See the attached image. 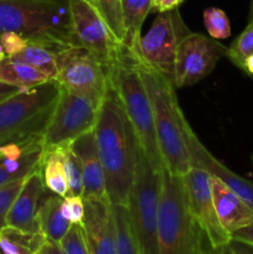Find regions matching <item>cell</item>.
<instances>
[{
	"label": "cell",
	"instance_id": "6da1fadb",
	"mask_svg": "<svg viewBox=\"0 0 253 254\" xmlns=\"http://www.w3.org/2000/svg\"><path fill=\"white\" fill-rule=\"evenodd\" d=\"M94 133L106 174L109 202L128 206L139 141L112 83L98 107Z\"/></svg>",
	"mask_w": 253,
	"mask_h": 254
},
{
	"label": "cell",
	"instance_id": "7a4b0ae2",
	"mask_svg": "<svg viewBox=\"0 0 253 254\" xmlns=\"http://www.w3.org/2000/svg\"><path fill=\"white\" fill-rule=\"evenodd\" d=\"M136 64L150 98L156 141L164 166L173 175L183 178L191 164L184 131L186 118L179 106L175 86L170 78L139 60Z\"/></svg>",
	"mask_w": 253,
	"mask_h": 254
},
{
	"label": "cell",
	"instance_id": "3957f363",
	"mask_svg": "<svg viewBox=\"0 0 253 254\" xmlns=\"http://www.w3.org/2000/svg\"><path fill=\"white\" fill-rule=\"evenodd\" d=\"M9 31L56 52L73 45L67 1L0 0V35Z\"/></svg>",
	"mask_w": 253,
	"mask_h": 254
},
{
	"label": "cell",
	"instance_id": "277c9868",
	"mask_svg": "<svg viewBox=\"0 0 253 254\" xmlns=\"http://www.w3.org/2000/svg\"><path fill=\"white\" fill-rule=\"evenodd\" d=\"M109 79L133 126L139 146L151 166L161 171L165 166L156 141L150 98L135 57L126 47L122 46L118 60L109 69Z\"/></svg>",
	"mask_w": 253,
	"mask_h": 254
},
{
	"label": "cell",
	"instance_id": "5b68a950",
	"mask_svg": "<svg viewBox=\"0 0 253 254\" xmlns=\"http://www.w3.org/2000/svg\"><path fill=\"white\" fill-rule=\"evenodd\" d=\"M191 216L183 179L161 170L158 220V254H200L205 241Z\"/></svg>",
	"mask_w": 253,
	"mask_h": 254
},
{
	"label": "cell",
	"instance_id": "8992f818",
	"mask_svg": "<svg viewBox=\"0 0 253 254\" xmlns=\"http://www.w3.org/2000/svg\"><path fill=\"white\" fill-rule=\"evenodd\" d=\"M51 79L0 102V146L42 135L60 94Z\"/></svg>",
	"mask_w": 253,
	"mask_h": 254
},
{
	"label": "cell",
	"instance_id": "52a82bcc",
	"mask_svg": "<svg viewBox=\"0 0 253 254\" xmlns=\"http://www.w3.org/2000/svg\"><path fill=\"white\" fill-rule=\"evenodd\" d=\"M160 189L161 171L151 166L139 146L135 175L126 207L141 254H158Z\"/></svg>",
	"mask_w": 253,
	"mask_h": 254
},
{
	"label": "cell",
	"instance_id": "ba28073f",
	"mask_svg": "<svg viewBox=\"0 0 253 254\" xmlns=\"http://www.w3.org/2000/svg\"><path fill=\"white\" fill-rule=\"evenodd\" d=\"M56 64L55 81L63 88L89 99L98 108L111 86L107 67L88 50L77 45L59 50Z\"/></svg>",
	"mask_w": 253,
	"mask_h": 254
},
{
	"label": "cell",
	"instance_id": "9c48e42d",
	"mask_svg": "<svg viewBox=\"0 0 253 254\" xmlns=\"http://www.w3.org/2000/svg\"><path fill=\"white\" fill-rule=\"evenodd\" d=\"M97 113L98 108L89 99L61 87L54 111L42 133L44 150L69 146L79 136L93 130Z\"/></svg>",
	"mask_w": 253,
	"mask_h": 254
},
{
	"label": "cell",
	"instance_id": "30bf717a",
	"mask_svg": "<svg viewBox=\"0 0 253 254\" xmlns=\"http://www.w3.org/2000/svg\"><path fill=\"white\" fill-rule=\"evenodd\" d=\"M190 32L179 9L158 12L149 31L141 36L138 57H134L173 81L178 49Z\"/></svg>",
	"mask_w": 253,
	"mask_h": 254
},
{
	"label": "cell",
	"instance_id": "8fae6325",
	"mask_svg": "<svg viewBox=\"0 0 253 254\" xmlns=\"http://www.w3.org/2000/svg\"><path fill=\"white\" fill-rule=\"evenodd\" d=\"M73 45L88 50L107 69L118 60L122 45L98 10L86 0H67Z\"/></svg>",
	"mask_w": 253,
	"mask_h": 254
},
{
	"label": "cell",
	"instance_id": "7c38bea8",
	"mask_svg": "<svg viewBox=\"0 0 253 254\" xmlns=\"http://www.w3.org/2000/svg\"><path fill=\"white\" fill-rule=\"evenodd\" d=\"M181 179L191 216L202 231L211 250L227 245L231 235L222 227L216 213L210 175L203 169L191 166Z\"/></svg>",
	"mask_w": 253,
	"mask_h": 254
},
{
	"label": "cell",
	"instance_id": "4fadbf2b",
	"mask_svg": "<svg viewBox=\"0 0 253 254\" xmlns=\"http://www.w3.org/2000/svg\"><path fill=\"white\" fill-rule=\"evenodd\" d=\"M226 52L227 49L217 40L190 32L181 41L176 54L173 78L175 88L191 86L208 76Z\"/></svg>",
	"mask_w": 253,
	"mask_h": 254
},
{
	"label": "cell",
	"instance_id": "5bb4252c",
	"mask_svg": "<svg viewBox=\"0 0 253 254\" xmlns=\"http://www.w3.org/2000/svg\"><path fill=\"white\" fill-rule=\"evenodd\" d=\"M184 131H185L186 145H188L189 155H190L191 166H197L203 169L206 173L212 178H216L221 183L235 191L248 206L253 210V183L252 181L243 179L242 176L237 175L231 171L227 166L223 165L218 161L203 144L198 140L195 131L190 127L189 122L186 121L184 124Z\"/></svg>",
	"mask_w": 253,
	"mask_h": 254
},
{
	"label": "cell",
	"instance_id": "9a60e30c",
	"mask_svg": "<svg viewBox=\"0 0 253 254\" xmlns=\"http://www.w3.org/2000/svg\"><path fill=\"white\" fill-rule=\"evenodd\" d=\"M82 230L89 253L117 254L116 226L109 201L84 200Z\"/></svg>",
	"mask_w": 253,
	"mask_h": 254
},
{
	"label": "cell",
	"instance_id": "2e32d148",
	"mask_svg": "<svg viewBox=\"0 0 253 254\" xmlns=\"http://www.w3.org/2000/svg\"><path fill=\"white\" fill-rule=\"evenodd\" d=\"M71 149L78 156L83 178V200L109 201L106 186V174L99 156L96 133L83 134L71 144Z\"/></svg>",
	"mask_w": 253,
	"mask_h": 254
},
{
	"label": "cell",
	"instance_id": "e0dca14e",
	"mask_svg": "<svg viewBox=\"0 0 253 254\" xmlns=\"http://www.w3.org/2000/svg\"><path fill=\"white\" fill-rule=\"evenodd\" d=\"M46 190L40 170L27 176L7 213L6 226L25 232H40L37 211Z\"/></svg>",
	"mask_w": 253,
	"mask_h": 254
},
{
	"label": "cell",
	"instance_id": "ac0fdd59",
	"mask_svg": "<svg viewBox=\"0 0 253 254\" xmlns=\"http://www.w3.org/2000/svg\"><path fill=\"white\" fill-rule=\"evenodd\" d=\"M210 185L217 217L230 235L253 222V210L235 191L212 176Z\"/></svg>",
	"mask_w": 253,
	"mask_h": 254
},
{
	"label": "cell",
	"instance_id": "d6986e66",
	"mask_svg": "<svg viewBox=\"0 0 253 254\" xmlns=\"http://www.w3.org/2000/svg\"><path fill=\"white\" fill-rule=\"evenodd\" d=\"M47 191V190H46ZM63 197L54 192H45L37 211L40 232L46 236L47 240L60 243L64 237L72 223L63 217L61 205Z\"/></svg>",
	"mask_w": 253,
	"mask_h": 254
},
{
	"label": "cell",
	"instance_id": "ffe728a7",
	"mask_svg": "<svg viewBox=\"0 0 253 254\" xmlns=\"http://www.w3.org/2000/svg\"><path fill=\"white\" fill-rule=\"evenodd\" d=\"M151 11V0H123V42L122 46L135 57L139 54V42L141 39V27L144 20Z\"/></svg>",
	"mask_w": 253,
	"mask_h": 254
},
{
	"label": "cell",
	"instance_id": "44dd1931",
	"mask_svg": "<svg viewBox=\"0 0 253 254\" xmlns=\"http://www.w3.org/2000/svg\"><path fill=\"white\" fill-rule=\"evenodd\" d=\"M51 79L25 62L5 57L0 60V82L22 89H31Z\"/></svg>",
	"mask_w": 253,
	"mask_h": 254
},
{
	"label": "cell",
	"instance_id": "7402d4cb",
	"mask_svg": "<svg viewBox=\"0 0 253 254\" xmlns=\"http://www.w3.org/2000/svg\"><path fill=\"white\" fill-rule=\"evenodd\" d=\"M46 236L5 226L0 231V250L2 254H40L46 243Z\"/></svg>",
	"mask_w": 253,
	"mask_h": 254
},
{
	"label": "cell",
	"instance_id": "603a6c76",
	"mask_svg": "<svg viewBox=\"0 0 253 254\" xmlns=\"http://www.w3.org/2000/svg\"><path fill=\"white\" fill-rule=\"evenodd\" d=\"M42 151L44 146L41 143L30 149L20 159H10L0 154V186L27 178L39 170Z\"/></svg>",
	"mask_w": 253,
	"mask_h": 254
},
{
	"label": "cell",
	"instance_id": "cb8c5ba5",
	"mask_svg": "<svg viewBox=\"0 0 253 254\" xmlns=\"http://www.w3.org/2000/svg\"><path fill=\"white\" fill-rule=\"evenodd\" d=\"M39 170L47 190L61 197H66L68 195V185L62 165L60 148L42 151Z\"/></svg>",
	"mask_w": 253,
	"mask_h": 254
},
{
	"label": "cell",
	"instance_id": "d4e9b609",
	"mask_svg": "<svg viewBox=\"0 0 253 254\" xmlns=\"http://www.w3.org/2000/svg\"><path fill=\"white\" fill-rule=\"evenodd\" d=\"M11 59L25 62L31 67L36 68L49 79H55L57 74L56 51L40 42L29 41L27 46L22 52Z\"/></svg>",
	"mask_w": 253,
	"mask_h": 254
},
{
	"label": "cell",
	"instance_id": "484cf974",
	"mask_svg": "<svg viewBox=\"0 0 253 254\" xmlns=\"http://www.w3.org/2000/svg\"><path fill=\"white\" fill-rule=\"evenodd\" d=\"M114 226H116L117 254H141L133 227L130 215L126 205H112Z\"/></svg>",
	"mask_w": 253,
	"mask_h": 254
},
{
	"label": "cell",
	"instance_id": "4316f807",
	"mask_svg": "<svg viewBox=\"0 0 253 254\" xmlns=\"http://www.w3.org/2000/svg\"><path fill=\"white\" fill-rule=\"evenodd\" d=\"M61 160L66 174L67 185H68V195L81 196L83 193V178H82V166L78 156L71 149V145L60 148Z\"/></svg>",
	"mask_w": 253,
	"mask_h": 254
},
{
	"label": "cell",
	"instance_id": "83f0119b",
	"mask_svg": "<svg viewBox=\"0 0 253 254\" xmlns=\"http://www.w3.org/2000/svg\"><path fill=\"white\" fill-rule=\"evenodd\" d=\"M122 1L123 0H94L97 10L121 45L123 42L124 35Z\"/></svg>",
	"mask_w": 253,
	"mask_h": 254
},
{
	"label": "cell",
	"instance_id": "f1b7e54d",
	"mask_svg": "<svg viewBox=\"0 0 253 254\" xmlns=\"http://www.w3.org/2000/svg\"><path fill=\"white\" fill-rule=\"evenodd\" d=\"M251 55H253V20L248 21L246 29L231 44L226 52V57L236 67L242 69L243 62Z\"/></svg>",
	"mask_w": 253,
	"mask_h": 254
},
{
	"label": "cell",
	"instance_id": "f546056e",
	"mask_svg": "<svg viewBox=\"0 0 253 254\" xmlns=\"http://www.w3.org/2000/svg\"><path fill=\"white\" fill-rule=\"evenodd\" d=\"M203 24L212 39L222 40L231 36V24L228 16L218 7H208L203 11Z\"/></svg>",
	"mask_w": 253,
	"mask_h": 254
},
{
	"label": "cell",
	"instance_id": "4dcf8cb0",
	"mask_svg": "<svg viewBox=\"0 0 253 254\" xmlns=\"http://www.w3.org/2000/svg\"><path fill=\"white\" fill-rule=\"evenodd\" d=\"M25 180H26V178L0 186V231L6 226L7 213H9L16 196L19 195Z\"/></svg>",
	"mask_w": 253,
	"mask_h": 254
},
{
	"label": "cell",
	"instance_id": "1f68e13d",
	"mask_svg": "<svg viewBox=\"0 0 253 254\" xmlns=\"http://www.w3.org/2000/svg\"><path fill=\"white\" fill-rule=\"evenodd\" d=\"M60 246L66 254H91L87 247L82 226L72 225L68 232L60 241Z\"/></svg>",
	"mask_w": 253,
	"mask_h": 254
},
{
	"label": "cell",
	"instance_id": "d6a6232c",
	"mask_svg": "<svg viewBox=\"0 0 253 254\" xmlns=\"http://www.w3.org/2000/svg\"><path fill=\"white\" fill-rule=\"evenodd\" d=\"M61 211L63 217L72 225L82 226L84 218V200L81 196H66L62 200Z\"/></svg>",
	"mask_w": 253,
	"mask_h": 254
},
{
	"label": "cell",
	"instance_id": "836d02e7",
	"mask_svg": "<svg viewBox=\"0 0 253 254\" xmlns=\"http://www.w3.org/2000/svg\"><path fill=\"white\" fill-rule=\"evenodd\" d=\"M0 44L7 57H14L25 50L29 44V39L17 32H4L0 35Z\"/></svg>",
	"mask_w": 253,
	"mask_h": 254
},
{
	"label": "cell",
	"instance_id": "e575fe53",
	"mask_svg": "<svg viewBox=\"0 0 253 254\" xmlns=\"http://www.w3.org/2000/svg\"><path fill=\"white\" fill-rule=\"evenodd\" d=\"M184 0H151V11L164 12L179 9Z\"/></svg>",
	"mask_w": 253,
	"mask_h": 254
},
{
	"label": "cell",
	"instance_id": "d590c367",
	"mask_svg": "<svg viewBox=\"0 0 253 254\" xmlns=\"http://www.w3.org/2000/svg\"><path fill=\"white\" fill-rule=\"evenodd\" d=\"M231 238H235V240H240L243 241V242L253 245V222L251 223V225L246 226V227L233 232L232 235H231Z\"/></svg>",
	"mask_w": 253,
	"mask_h": 254
},
{
	"label": "cell",
	"instance_id": "8d00e7d4",
	"mask_svg": "<svg viewBox=\"0 0 253 254\" xmlns=\"http://www.w3.org/2000/svg\"><path fill=\"white\" fill-rule=\"evenodd\" d=\"M228 245H230L231 248L235 251L236 254H253V245H251V243L231 238Z\"/></svg>",
	"mask_w": 253,
	"mask_h": 254
},
{
	"label": "cell",
	"instance_id": "74e56055",
	"mask_svg": "<svg viewBox=\"0 0 253 254\" xmlns=\"http://www.w3.org/2000/svg\"><path fill=\"white\" fill-rule=\"evenodd\" d=\"M41 254H66L60 243L54 242L51 240H47L41 250Z\"/></svg>",
	"mask_w": 253,
	"mask_h": 254
},
{
	"label": "cell",
	"instance_id": "f35d334b",
	"mask_svg": "<svg viewBox=\"0 0 253 254\" xmlns=\"http://www.w3.org/2000/svg\"><path fill=\"white\" fill-rule=\"evenodd\" d=\"M20 91H22V89L0 82V102H2L4 99L9 98V97L14 96L15 93H17V92H20Z\"/></svg>",
	"mask_w": 253,
	"mask_h": 254
},
{
	"label": "cell",
	"instance_id": "ab89813d",
	"mask_svg": "<svg viewBox=\"0 0 253 254\" xmlns=\"http://www.w3.org/2000/svg\"><path fill=\"white\" fill-rule=\"evenodd\" d=\"M242 69L248 74V76L253 77V55H251L250 57H247V59L245 60Z\"/></svg>",
	"mask_w": 253,
	"mask_h": 254
},
{
	"label": "cell",
	"instance_id": "60d3db41",
	"mask_svg": "<svg viewBox=\"0 0 253 254\" xmlns=\"http://www.w3.org/2000/svg\"><path fill=\"white\" fill-rule=\"evenodd\" d=\"M213 253H215V254H236L235 251L231 248V246L228 245V243H227V245L222 246V247L217 248V250H215V251H213Z\"/></svg>",
	"mask_w": 253,
	"mask_h": 254
},
{
	"label": "cell",
	"instance_id": "b9f144b4",
	"mask_svg": "<svg viewBox=\"0 0 253 254\" xmlns=\"http://www.w3.org/2000/svg\"><path fill=\"white\" fill-rule=\"evenodd\" d=\"M5 57H7V56H6V54H5L4 49H2L1 44H0V60H4Z\"/></svg>",
	"mask_w": 253,
	"mask_h": 254
},
{
	"label": "cell",
	"instance_id": "7bdbcfd3",
	"mask_svg": "<svg viewBox=\"0 0 253 254\" xmlns=\"http://www.w3.org/2000/svg\"><path fill=\"white\" fill-rule=\"evenodd\" d=\"M200 254H215V253H213V251H212V250H211V252H210V251H206L205 248H203V250L201 251V253H200Z\"/></svg>",
	"mask_w": 253,
	"mask_h": 254
},
{
	"label": "cell",
	"instance_id": "ee69618b",
	"mask_svg": "<svg viewBox=\"0 0 253 254\" xmlns=\"http://www.w3.org/2000/svg\"><path fill=\"white\" fill-rule=\"evenodd\" d=\"M250 20H253V7H251L250 10Z\"/></svg>",
	"mask_w": 253,
	"mask_h": 254
},
{
	"label": "cell",
	"instance_id": "f6af8a7d",
	"mask_svg": "<svg viewBox=\"0 0 253 254\" xmlns=\"http://www.w3.org/2000/svg\"><path fill=\"white\" fill-rule=\"evenodd\" d=\"M86 1H88L89 4H92L94 7H96V2H94V0H86ZM96 9H97V7H96Z\"/></svg>",
	"mask_w": 253,
	"mask_h": 254
},
{
	"label": "cell",
	"instance_id": "bcb514c9",
	"mask_svg": "<svg viewBox=\"0 0 253 254\" xmlns=\"http://www.w3.org/2000/svg\"><path fill=\"white\" fill-rule=\"evenodd\" d=\"M50 1H61V2H64V1H67V0H50Z\"/></svg>",
	"mask_w": 253,
	"mask_h": 254
},
{
	"label": "cell",
	"instance_id": "7dc6e473",
	"mask_svg": "<svg viewBox=\"0 0 253 254\" xmlns=\"http://www.w3.org/2000/svg\"><path fill=\"white\" fill-rule=\"evenodd\" d=\"M251 7H253V0H252V4H251Z\"/></svg>",
	"mask_w": 253,
	"mask_h": 254
},
{
	"label": "cell",
	"instance_id": "c3c4849f",
	"mask_svg": "<svg viewBox=\"0 0 253 254\" xmlns=\"http://www.w3.org/2000/svg\"><path fill=\"white\" fill-rule=\"evenodd\" d=\"M0 254H2V253H1V250H0Z\"/></svg>",
	"mask_w": 253,
	"mask_h": 254
},
{
	"label": "cell",
	"instance_id": "681fc988",
	"mask_svg": "<svg viewBox=\"0 0 253 254\" xmlns=\"http://www.w3.org/2000/svg\"><path fill=\"white\" fill-rule=\"evenodd\" d=\"M252 163H253V156H252Z\"/></svg>",
	"mask_w": 253,
	"mask_h": 254
},
{
	"label": "cell",
	"instance_id": "f907efd6",
	"mask_svg": "<svg viewBox=\"0 0 253 254\" xmlns=\"http://www.w3.org/2000/svg\"><path fill=\"white\" fill-rule=\"evenodd\" d=\"M40 254H41V253H40Z\"/></svg>",
	"mask_w": 253,
	"mask_h": 254
}]
</instances>
